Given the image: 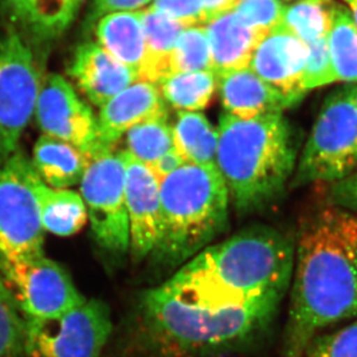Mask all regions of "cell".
Segmentation results:
<instances>
[{
    "mask_svg": "<svg viewBox=\"0 0 357 357\" xmlns=\"http://www.w3.org/2000/svg\"><path fill=\"white\" fill-rule=\"evenodd\" d=\"M328 45L337 82L357 83V27L351 10L344 5H337Z\"/></svg>",
    "mask_w": 357,
    "mask_h": 357,
    "instance_id": "4316f807",
    "label": "cell"
},
{
    "mask_svg": "<svg viewBox=\"0 0 357 357\" xmlns=\"http://www.w3.org/2000/svg\"><path fill=\"white\" fill-rule=\"evenodd\" d=\"M282 299L238 295L178 269L142 301L153 357H208L244 347L269 326Z\"/></svg>",
    "mask_w": 357,
    "mask_h": 357,
    "instance_id": "6da1fadb",
    "label": "cell"
},
{
    "mask_svg": "<svg viewBox=\"0 0 357 357\" xmlns=\"http://www.w3.org/2000/svg\"><path fill=\"white\" fill-rule=\"evenodd\" d=\"M238 1L239 0H202L209 21L220 14L234 10Z\"/></svg>",
    "mask_w": 357,
    "mask_h": 357,
    "instance_id": "74e56055",
    "label": "cell"
},
{
    "mask_svg": "<svg viewBox=\"0 0 357 357\" xmlns=\"http://www.w3.org/2000/svg\"><path fill=\"white\" fill-rule=\"evenodd\" d=\"M26 320L0 275V357H24Z\"/></svg>",
    "mask_w": 357,
    "mask_h": 357,
    "instance_id": "f546056e",
    "label": "cell"
},
{
    "mask_svg": "<svg viewBox=\"0 0 357 357\" xmlns=\"http://www.w3.org/2000/svg\"><path fill=\"white\" fill-rule=\"evenodd\" d=\"M294 266L295 246L290 239L258 225L210 245L180 269L238 295L283 299Z\"/></svg>",
    "mask_w": 357,
    "mask_h": 357,
    "instance_id": "5b68a950",
    "label": "cell"
},
{
    "mask_svg": "<svg viewBox=\"0 0 357 357\" xmlns=\"http://www.w3.org/2000/svg\"><path fill=\"white\" fill-rule=\"evenodd\" d=\"M284 1H290V0H284Z\"/></svg>",
    "mask_w": 357,
    "mask_h": 357,
    "instance_id": "b9f144b4",
    "label": "cell"
},
{
    "mask_svg": "<svg viewBox=\"0 0 357 357\" xmlns=\"http://www.w3.org/2000/svg\"><path fill=\"white\" fill-rule=\"evenodd\" d=\"M331 204L341 206L357 215V172L331 185Z\"/></svg>",
    "mask_w": 357,
    "mask_h": 357,
    "instance_id": "d590c367",
    "label": "cell"
},
{
    "mask_svg": "<svg viewBox=\"0 0 357 357\" xmlns=\"http://www.w3.org/2000/svg\"><path fill=\"white\" fill-rule=\"evenodd\" d=\"M149 7L180 21L187 27L209 22L202 0H152V5Z\"/></svg>",
    "mask_w": 357,
    "mask_h": 357,
    "instance_id": "836d02e7",
    "label": "cell"
},
{
    "mask_svg": "<svg viewBox=\"0 0 357 357\" xmlns=\"http://www.w3.org/2000/svg\"><path fill=\"white\" fill-rule=\"evenodd\" d=\"M126 203H127L131 255L141 261L152 255L158 243L162 224L160 181L149 166L126 150Z\"/></svg>",
    "mask_w": 357,
    "mask_h": 357,
    "instance_id": "4fadbf2b",
    "label": "cell"
},
{
    "mask_svg": "<svg viewBox=\"0 0 357 357\" xmlns=\"http://www.w3.org/2000/svg\"><path fill=\"white\" fill-rule=\"evenodd\" d=\"M34 116L45 136L76 146L89 159L98 155L96 117L62 76L50 73L42 79Z\"/></svg>",
    "mask_w": 357,
    "mask_h": 357,
    "instance_id": "7c38bea8",
    "label": "cell"
},
{
    "mask_svg": "<svg viewBox=\"0 0 357 357\" xmlns=\"http://www.w3.org/2000/svg\"><path fill=\"white\" fill-rule=\"evenodd\" d=\"M234 12L248 26L267 36L281 26L285 6L281 0H239Z\"/></svg>",
    "mask_w": 357,
    "mask_h": 357,
    "instance_id": "4dcf8cb0",
    "label": "cell"
},
{
    "mask_svg": "<svg viewBox=\"0 0 357 357\" xmlns=\"http://www.w3.org/2000/svg\"><path fill=\"white\" fill-rule=\"evenodd\" d=\"M35 171L20 149L0 166V258L45 255V230L33 190Z\"/></svg>",
    "mask_w": 357,
    "mask_h": 357,
    "instance_id": "ba28073f",
    "label": "cell"
},
{
    "mask_svg": "<svg viewBox=\"0 0 357 357\" xmlns=\"http://www.w3.org/2000/svg\"><path fill=\"white\" fill-rule=\"evenodd\" d=\"M204 27L209 38L213 73L216 76L248 69L255 49L266 38L234 10L213 17Z\"/></svg>",
    "mask_w": 357,
    "mask_h": 357,
    "instance_id": "ac0fdd59",
    "label": "cell"
},
{
    "mask_svg": "<svg viewBox=\"0 0 357 357\" xmlns=\"http://www.w3.org/2000/svg\"><path fill=\"white\" fill-rule=\"evenodd\" d=\"M355 99H356V107H357V85H356V92H355Z\"/></svg>",
    "mask_w": 357,
    "mask_h": 357,
    "instance_id": "60d3db41",
    "label": "cell"
},
{
    "mask_svg": "<svg viewBox=\"0 0 357 357\" xmlns=\"http://www.w3.org/2000/svg\"><path fill=\"white\" fill-rule=\"evenodd\" d=\"M347 3L348 8L351 10L353 19H354L355 24L357 27V0H344Z\"/></svg>",
    "mask_w": 357,
    "mask_h": 357,
    "instance_id": "ab89813d",
    "label": "cell"
},
{
    "mask_svg": "<svg viewBox=\"0 0 357 357\" xmlns=\"http://www.w3.org/2000/svg\"><path fill=\"white\" fill-rule=\"evenodd\" d=\"M309 48L283 26L275 28L255 49L250 69L297 105L304 98Z\"/></svg>",
    "mask_w": 357,
    "mask_h": 357,
    "instance_id": "5bb4252c",
    "label": "cell"
},
{
    "mask_svg": "<svg viewBox=\"0 0 357 357\" xmlns=\"http://www.w3.org/2000/svg\"><path fill=\"white\" fill-rule=\"evenodd\" d=\"M334 0H297L285 7L282 26L306 45L328 38L337 13Z\"/></svg>",
    "mask_w": 357,
    "mask_h": 357,
    "instance_id": "484cf974",
    "label": "cell"
},
{
    "mask_svg": "<svg viewBox=\"0 0 357 357\" xmlns=\"http://www.w3.org/2000/svg\"><path fill=\"white\" fill-rule=\"evenodd\" d=\"M68 73L89 101L100 108L139 80L134 70L93 42H85L76 49Z\"/></svg>",
    "mask_w": 357,
    "mask_h": 357,
    "instance_id": "2e32d148",
    "label": "cell"
},
{
    "mask_svg": "<svg viewBox=\"0 0 357 357\" xmlns=\"http://www.w3.org/2000/svg\"><path fill=\"white\" fill-rule=\"evenodd\" d=\"M281 357H304L325 327L357 318V215L321 208L303 225Z\"/></svg>",
    "mask_w": 357,
    "mask_h": 357,
    "instance_id": "7a4b0ae2",
    "label": "cell"
},
{
    "mask_svg": "<svg viewBox=\"0 0 357 357\" xmlns=\"http://www.w3.org/2000/svg\"><path fill=\"white\" fill-rule=\"evenodd\" d=\"M162 224L152 252L165 267L183 266L227 230L230 197L217 166L185 164L160 181Z\"/></svg>",
    "mask_w": 357,
    "mask_h": 357,
    "instance_id": "277c9868",
    "label": "cell"
},
{
    "mask_svg": "<svg viewBox=\"0 0 357 357\" xmlns=\"http://www.w3.org/2000/svg\"><path fill=\"white\" fill-rule=\"evenodd\" d=\"M126 151L138 162L150 166L176 148L173 127L169 117L145 121L131 128L126 134Z\"/></svg>",
    "mask_w": 357,
    "mask_h": 357,
    "instance_id": "83f0119b",
    "label": "cell"
},
{
    "mask_svg": "<svg viewBox=\"0 0 357 357\" xmlns=\"http://www.w3.org/2000/svg\"><path fill=\"white\" fill-rule=\"evenodd\" d=\"M309 56L304 73V89L307 93L317 87L326 86L337 82L331 59L328 38L307 45Z\"/></svg>",
    "mask_w": 357,
    "mask_h": 357,
    "instance_id": "d6a6232c",
    "label": "cell"
},
{
    "mask_svg": "<svg viewBox=\"0 0 357 357\" xmlns=\"http://www.w3.org/2000/svg\"><path fill=\"white\" fill-rule=\"evenodd\" d=\"M83 0H21L17 24L40 40L64 33L76 17Z\"/></svg>",
    "mask_w": 357,
    "mask_h": 357,
    "instance_id": "cb8c5ba5",
    "label": "cell"
},
{
    "mask_svg": "<svg viewBox=\"0 0 357 357\" xmlns=\"http://www.w3.org/2000/svg\"><path fill=\"white\" fill-rule=\"evenodd\" d=\"M141 12L148 59L139 80L157 85L159 80L171 76V56L180 35L187 26L158 10L148 7Z\"/></svg>",
    "mask_w": 357,
    "mask_h": 357,
    "instance_id": "7402d4cb",
    "label": "cell"
},
{
    "mask_svg": "<svg viewBox=\"0 0 357 357\" xmlns=\"http://www.w3.org/2000/svg\"><path fill=\"white\" fill-rule=\"evenodd\" d=\"M173 135L176 149L187 164L216 166L218 130L203 114L178 110Z\"/></svg>",
    "mask_w": 357,
    "mask_h": 357,
    "instance_id": "603a6c76",
    "label": "cell"
},
{
    "mask_svg": "<svg viewBox=\"0 0 357 357\" xmlns=\"http://www.w3.org/2000/svg\"><path fill=\"white\" fill-rule=\"evenodd\" d=\"M24 357H102L113 331L110 310L99 299L55 319H24Z\"/></svg>",
    "mask_w": 357,
    "mask_h": 357,
    "instance_id": "30bf717a",
    "label": "cell"
},
{
    "mask_svg": "<svg viewBox=\"0 0 357 357\" xmlns=\"http://www.w3.org/2000/svg\"><path fill=\"white\" fill-rule=\"evenodd\" d=\"M166 103L182 112H199L209 106L217 89V76L213 71L174 73L159 80Z\"/></svg>",
    "mask_w": 357,
    "mask_h": 357,
    "instance_id": "d4e9b609",
    "label": "cell"
},
{
    "mask_svg": "<svg viewBox=\"0 0 357 357\" xmlns=\"http://www.w3.org/2000/svg\"><path fill=\"white\" fill-rule=\"evenodd\" d=\"M216 166L239 213L265 209L281 195L297 165L295 142L283 113L220 117Z\"/></svg>",
    "mask_w": 357,
    "mask_h": 357,
    "instance_id": "3957f363",
    "label": "cell"
},
{
    "mask_svg": "<svg viewBox=\"0 0 357 357\" xmlns=\"http://www.w3.org/2000/svg\"><path fill=\"white\" fill-rule=\"evenodd\" d=\"M33 190L43 230L61 237H69L79 232L89 220L86 206L78 192L52 188L36 173L33 178Z\"/></svg>",
    "mask_w": 357,
    "mask_h": 357,
    "instance_id": "44dd1931",
    "label": "cell"
},
{
    "mask_svg": "<svg viewBox=\"0 0 357 357\" xmlns=\"http://www.w3.org/2000/svg\"><path fill=\"white\" fill-rule=\"evenodd\" d=\"M41 85L31 45L14 27L0 33V166L19 149Z\"/></svg>",
    "mask_w": 357,
    "mask_h": 357,
    "instance_id": "52a82bcc",
    "label": "cell"
},
{
    "mask_svg": "<svg viewBox=\"0 0 357 357\" xmlns=\"http://www.w3.org/2000/svg\"><path fill=\"white\" fill-rule=\"evenodd\" d=\"M304 357H357V320L333 333L317 335Z\"/></svg>",
    "mask_w": 357,
    "mask_h": 357,
    "instance_id": "1f68e13d",
    "label": "cell"
},
{
    "mask_svg": "<svg viewBox=\"0 0 357 357\" xmlns=\"http://www.w3.org/2000/svg\"><path fill=\"white\" fill-rule=\"evenodd\" d=\"M89 158L79 149L42 135L35 143L31 164L38 178L55 189L80 185Z\"/></svg>",
    "mask_w": 357,
    "mask_h": 357,
    "instance_id": "ffe728a7",
    "label": "cell"
},
{
    "mask_svg": "<svg viewBox=\"0 0 357 357\" xmlns=\"http://www.w3.org/2000/svg\"><path fill=\"white\" fill-rule=\"evenodd\" d=\"M159 117H169L160 89L155 84L138 80L100 108L96 117L98 155L114 150L131 128Z\"/></svg>",
    "mask_w": 357,
    "mask_h": 357,
    "instance_id": "9a60e30c",
    "label": "cell"
},
{
    "mask_svg": "<svg viewBox=\"0 0 357 357\" xmlns=\"http://www.w3.org/2000/svg\"><path fill=\"white\" fill-rule=\"evenodd\" d=\"M96 35L100 47L134 70L139 79L148 59L141 12H121L101 17L96 22Z\"/></svg>",
    "mask_w": 357,
    "mask_h": 357,
    "instance_id": "d6986e66",
    "label": "cell"
},
{
    "mask_svg": "<svg viewBox=\"0 0 357 357\" xmlns=\"http://www.w3.org/2000/svg\"><path fill=\"white\" fill-rule=\"evenodd\" d=\"M196 71H213L209 38L204 26L185 29L171 56V75Z\"/></svg>",
    "mask_w": 357,
    "mask_h": 357,
    "instance_id": "f1b7e54d",
    "label": "cell"
},
{
    "mask_svg": "<svg viewBox=\"0 0 357 357\" xmlns=\"http://www.w3.org/2000/svg\"><path fill=\"white\" fill-rule=\"evenodd\" d=\"M356 85L327 96L299 155L292 187L334 185L357 172Z\"/></svg>",
    "mask_w": 357,
    "mask_h": 357,
    "instance_id": "8992f818",
    "label": "cell"
},
{
    "mask_svg": "<svg viewBox=\"0 0 357 357\" xmlns=\"http://www.w3.org/2000/svg\"><path fill=\"white\" fill-rule=\"evenodd\" d=\"M217 89L225 113L239 119L283 113L295 106L291 100L264 82L250 68L217 76Z\"/></svg>",
    "mask_w": 357,
    "mask_h": 357,
    "instance_id": "e0dca14e",
    "label": "cell"
},
{
    "mask_svg": "<svg viewBox=\"0 0 357 357\" xmlns=\"http://www.w3.org/2000/svg\"><path fill=\"white\" fill-rule=\"evenodd\" d=\"M80 196L98 244L113 255H126L130 248V232L122 151H103L89 159L80 182Z\"/></svg>",
    "mask_w": 357,
    "mask_h": 357,
    "instance_id": "9c48e42d",
    "label": "cell"
},
{
    "mask_svg": "<svg viewBox=\"0 0 357 357\" xmlns=\"http://www.w3.org/2000/svg\"><path fill=\"white\" fill-rule=\"evenodd\" d=\"M152 0H93L87 15V26H92L101 17L121 12H138Z\"/></svg>",
    "mask_w": 357,
    "mask_h": 357,
    "instance_id": "e575fe53",
    "label": "cell"
},
{
    "mask_svg": "<svg viewBox=\"0 0 357 357\" xmlns=\"http://www.w3.org/2000/svg\"><path fill=\"white\" fill-rule=\"evenodd\" d=\"M185 164H187L185 162V159L178 153V150L174 148L162 155V157H160L155 164H152L150 166V169L157 176L159 181H162L164 178L173 174V173L176 172V169H180Z\"/></svg>",
    "mask_w": 357,
    "mask_h": 357,
    "instance_id": "8d00e7d4",
    "label": "cell"
},
{
    "mask_svg": "<svg viewBox=\"0 0 357 357\" xmlns=\"http://www.w3.org/2000/svg\"><path fill=\"white\" fill-rule=\"evenodd\" d=\"M0 275L24 319H55L87 301L69 273L45 255L17 260L0 258Z\"/></svg>",
    "mask_w": 357,
    "mask_h": 357,
    "instance_id": "8fae6325",
    "label": "cell"
},
{
    "mask_svg": "<svg viewBox=\"0 0 357 357\" xmlns=\"http://www.w3.org/2000/svg\"><path fill=\"white\" fill-rule=\"evenodd\" d=\"M3 7L6 10L14 24L17 22V17L20 12L21 0H0Z\"/></svg>",
    "mask_w": 357,
    "mask_h": 357,
    "instance_id": "f35d334b",
    "label": "cell"
}]
</instances>
